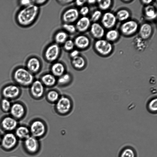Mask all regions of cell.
I'll return each instance as SVG.
<instances>
[{"instance_id": "obj_47", "label": "cell", "mask_w": 157, "mask_h": 157, "mask_svg": "<svg viewBox=\"0 0 157 157\" xmlns=\"http://www.w3.org/2000/svg\"><path fill=\"white\" fill-rule=\"evenodd\" d=\"M1 139H2V137H1V135H0V143H1Z\"/></svg>"}, {"instance_id": "obj_14", "label": "cell", "mask_w": 157, "mask_h": 157, "mask_svg": "<svg viewBox=\"0 0 157 157\" xmlns=\"http://www.w3.org/2000/svg\"><path fill=\"white\" fill-rule=\"evenodd\" d=\"M24 145L26 151L31 154L36 153L40 148L37 139L31 135L24 140Z\"/></svg>"}, {"instance_id": "obj_30", "label": "cell", "mask_w": 157, "mask_h": 157, "mask_svg": "<svg viewBox=\"0 0 157 157\" xmlns=\"http://www.w3.org/2000/svg\"><path fill=\"white\" fill-rule=\"evenodd\" d=\"M119 32L115 29H109L105 33V38L107 41L112 43L116 41L119 37Z\"/></svg>"}, {"instance_id": "obj_19", "label": "cell", "mask_w": 157, "mask_h": 157, "mask_svg": "<svg viewBox=\"0 0 157 157\" xmlns=\"http://www.w3.org/2000/svg\"><path fill=\"white\" fill-rule=\"evenodd\" d=\"M89 30L91 35L96 40L102 38L105 33V28L98 22L91 23Z\"/></svg>"}, {"instance_id": "obj_35", "label": "cell", "mask_w": 157, "mask_h": 157, "mask_svg": "<svg viewBox=\"0 0 157 157\" xmlns=\"http://www.w3.org/2000/svg\"><path fill=\"white\" fill-rule=\"evenodd\" d=\"M63 30L68 34H74L77 31L75 25L73 24L63 23L62 25Z\"/></svg>"}, {"instance_id": "obj_12", "label": "cell", "mask_w": 157, "mask_h": 157, "mask_svg": "<svg viewBox=\"0 0 157 157\" xmlns=\"http://www.w3.org/2000/svg\"><path fill=\"white\" fill-rule=\"evenodd\" d=\"M25 67L34 75L40 71L42 67L41 62L40 59L37 57L31 56L27 60Z\"/></svg>"}, {"instance_id": "obj_8", "label": "cell", "mask_w": 157, "mask_h": 157, "mask_svg": "<svg viewBox=\"0 0 157 157\" xmlns=\"http://www.w3.org/2000/svg\"><path fill=\"white\" fill-rule=\"evenodd\" d=\"M138 22L133 20H128L124 21L120 27V32L123 35L129 36L134 34L138 30Z\"/></svg>"}, {"instance_id": "obj_31", "label": "cell", "mask_w": 157, "mask_h": 157, "mask_svg": "<svg viewBox=\"0 0 157 157\" xmlns=\"http://www.w3.org/2000/svg\"><path fill=\"white\" fill-rule=\"evenodd\" d=\"M115 15L117 20L122 22L128 20L131 15L130 12L128 10L125 9L118 10Z\"/></svg>"}, {"instance_id": "obj_44", "label": "cell", "mask_w": 157, "mask_h": 157, "mask_svg": "<svg viewBox=\"0 0 157 157\" xmlns=\"http://www.w3.org/2000/svg\"><path fill=\"white\" fill-rule=\"evenodd\" d=\"M57 1L59 2V3L60 4L64 5V4H67L70 3H71L72 2L74 1L73 0H58Z\"/></svg>"}, {"instance_id": "obj_5", "label": "cell", "mask_w": 157, "mask_h": 157, "mask_svg": "<svg viewBox=\"0 0 157 157\" xmlns=\"http://www.w3.org/2000/svg\"><path fill=\"white\" fill-rule=\"evenodd\" d=\"M94 48L98 54L102 56L109 55L113 50L112 43L102 38L96 40L94 43Z\"/></svg>"}, {"instance_id": "obj_21", "label": "cell", "mask_w": 157, "mask_h": 157, "mask_svg": "<svg viewBox=\"0 0 157 157\" xmlns=\"http://www.w3.org/2000/svg\"><path fill=\"white\" fill-rule=\"evenodd\" d=\"M50 70V72L57 78L66 72V68L65 64L61 62L58 61L52 63Z\"/></svg>"}, {"instance_id": "obj_33", "label": "cell", "mask_w": 157, "mask_h": 157, "mask_svg": "<svg viewBox=\"0 0 157 157\" xmlns=\"http://www.w3.org/2000/svg\"><path fill=\"white\" fill-rule=\"evenodd\" d=\"M112 2L111 0H99L97 1L96 2L100 10L105 11L110 7Z\"/></svg>"}, {"instance_id": "obj_43", "label": "cell", "mask_w": 157, "mask_h": 157, "mask_svg": "<svg viewBox=\"0 0 157 157\" xmlns=\"http://www.w3.org/2000/svg\"><path fill=\"white\" fill-rule=\"evenodd\" d=\"M75 5L78 7H81L85 5L86 3V0H76L75 1Z\"/></svg>"}, {"instance_id": "obj_37", "label": "cell", "mask_w": 157, "mask_h": 157, "mask_svg": "<svg viewBox=\"0 0 157 157\" xmlns=\"http://www.w3.org/2000/svg\"><path fill=\"white\" fill-rule=\"evenodd\" d=\"M102 13L100 10H94L92 13L90 19L91 22H96L101 19L102 16Z\"/></svg>"}, {"instance_id": "obj_39", "label": "cell", "mask_w": 157, "mask_h": 157, "mask_svg": "<svg viewBox=\"0 0 157 157\" xmlns=\"http://www.w3.org/2000/svg\"><path fill=\"white\" fill-rule=\"evenodd\" d=\"M78 10L79 14L82 16H87L90 12L89 8L87 6L85 5L80 7Z\"/></svg>"}, {"instance_id": "obj_29", "label": "cell", "mask_w": 157, "mask_h": 157, "mask_svg": "<svg viewBox=\"0 0 157 157\" xmlns=\"http://www.w3.org/2000/svg\"><path fill=\"white\" fill-rule=\"evenodd\" d=\"M119 157H137V154L133 148L127 146L121 150Z\"/></svg>"}, {"instance_id": "obj_16", "label": "cell", "mask_w": 157, "mask_h": 157, "mask_svg": "<svg viewBox=\"0 0 157 157\" xmlns=\"http://www.w3.org/2000/svg\"><path fill=\"white\" fill-rule=\"evenodd\" d=\"M17 120L10 115L3 117L0 122L2 128L7 132H10L15 130L17 127Z\"/></svg>"}, {"instance_id": "obj_2", "label": "cell", "mask_w": 157, "mask_h": 157, "mask_svg": "<svg viewBox=\"0 0 157 157\" xmlns=\"http://www.w3.org/2000/svg\"><path fill=\"white\" fill-rule=\"evenodd\" d=\"M12 77L16 84L23 87H29L35 79L34 75L23 66L17 67L14 69Z\"/></svg>"}, {"instance_id": "obj_38", "label": "cell", "mask_w": 157, "mask_h": 157, "mask_svg": "<svg viewBox=\"0 0 157 157\" xmlns=\"http://www.w3.org/2000/svg\"><path fill=\"white\" fill-rule=\"evenodd\" d=\"M148 107L150 111L153 112H156L157 110V98H154L151 100L149 103Z\"/></svg>"}, {"instance_id": "obj_4", "label": "cell", "mask_w": 157, "mask_h": 157, "mask_svg": "<svg viewBox=\"0 0 157 157\" xmlns=\"http://www.w3.org/2000/svg\"><path fill=\"white\" fill-rule=\"evenodd\" d=\"M29 128L31 135L37 139L43 136L47 131V127L45 122L38 118L33 120Z\"/></svg>"}, {"instance_id": "obj_13", "label": "cell", "mask_w": 157, "mask_h": 157, "mask_svg": "<svg viewBox=\"0 0 157 157\" xmlns=\"http://www.w3.org/2000/svg\"><path fill=\"white\" fill-rule=\"evenodd\" d=\"M101 19V25L104 28L109 30L115 26L117 21L115 15L109 11L103 14Z\"/></svg>"}, {"instance_id": "obj_9", "label": "cell", "mask_w": 157, "mask_h": 157, "mask_svg": "<svg viewBox=\"0 0 157 157\" xmlns=\"http://www.w3.org/2000/svg\"><path fill=\"white\" fill-rule=\"evenodd\" d=\"M21 92L19 86L16 84H9L2 88L1 93L3 98L10 100L17 98Z\"/></svg>"}, {"instance_id": "obj_32", "label": "cell", "mask_w": 157, "mask_h": 157, "mask_svg": "<svg viewBox=\"0 0 157 157\" xmlns=\"http://www.w3.org/2000/svg\"><path fill=\"white\" fill-rule=\"evenodd\" d=\"M133 43L136 49L139 51H143L147 46L146 40L139 36H137L134 38Z\"/></svg>"}, {"instance_id": "obj_41", "label": "cell", "mask_w": 157, "mask_h": 157, "mask_svg": "<svg viewBox=\"0 0 157 157\" xmlns=\"http://www.w3.org/2000/svg\"><path fill=\"white\" fill-rule=\"evenodd\" d=\"M80 54L79 50L74 49L69 52V56L71 59H72L78 56Z\"/></svg>"}, {"instance_id": "obj_24", "label": "cell", "mask_w": 157, "mask_h": 157, "mask_svg": "<svg viewBox=\"0 0 157 157\" xmlns=\"http://www.w3.org/2000/svg\"><path fill=\"white\" fill-rule=\"evenodd\" d=\"M73 76L72 75L66 72L57 78L56 85L61 87H65L71 84Z\"/></svg>"}, {"instance_id": "obj_23", "label": "cell", "mask_w": 157, "mask_h": 157, "mask_svg": "<svg viewBox=\"0 0 157 157\" xmlns=\"http://www.w3.org/2000/svg\"><path fill=\"white\" fill-rule=\"evenodd\" d=\"M71 63L75 69L81 71L85 67L86 62L84 57L80 55L77 57L71 59Z\"/></svg>"}, {"instance_id": "obj_10", "label": "cell", "mask_w": 157, "mask_h": 157, "mask_svg": "<svg viewBox=\"0 0 157 157\" xmlns=\"http://www.w3.org/2000/svg\"><path fill=\"white\" fill-rule=\"evenodd\" d=\"M78 10L76 8L71 7L66 10L63 12L61 18L63 23L73 24L76 22L79 18Z\"/></svg>"}, {"instance_id": "obj_7", "label": "cell", "mask_w": 157, "mask_h": 157, "mask_svg": "<svg viewBox=\"0 0 157 157\" xmlns=\"http://www.w3.org/2000/svg\"><path fill=\"white\" fill-rule=\"evenodd\" d=\"M32 97L35 100H40L45 95V87L39 79H35L29 87Z\"/></svg>"}, {"instance_id": "obj_27", "label": "cell", "mask_w": 157, "mask_h": 157, "mask_svg": "<svg viewBox=\"0 0 157 157\" xmlns=\"http://www.w3.org/2000/svg\"><path fill=\"white\" fill-rule=\"evenodd\" d=\"M68 34L63 30L57 32L54 36L55 43L60 46L68 39Z\"/></svg>"}, {"instance_id": "obj_3", "label": "cell", "mask_w": 157, "mask_h": 157, "mask_svg": "<svg viewBox=\"0 0 157 157\" xmlns=\"http://www.w3.org/2000/svg\"><path fill=\"white\" fill-rule=\"evenodd\" d=\"M54 104L55 111L61 116L69 114L71 111L73 106V102L71 98L65 95H61Z\"/></svg>"}, {"instance_id": "obj_25", "label": "cell", "mask_w": 157, "mask_h": 157, "mask_svg": "<svg viewBox=\"0 0 157 157\" xmlns=\"http://www.w3.org/2000/svg\"><path fill=\"white\" fill-rule=\"evenodd\" d=\"M15 130V134L17 138L25 140L31 136L29 128L25 125L17 126Z\"/></svg>"}, {"instance_id": "obj_1", "label": "cell", "mask_w": 157, "mask_h": 157, "mask_svg": "<svg viewBox=\"0 0 157 157\" xmlns=\"http://www.w3.org/2000/svg\"><path fill=\"white\" fill-rule=\"evenodd\" d=\"M39 12V6L33 3L27 6L21 7L15 14L16 22L21 27H29L35 21Z\"/></svg>"}, {"instance_id": "obj_17", "label": "cell", "mask_w": 157, "mask_h": 157, "mask_svg": "<svg viewBox=\"0 0 157 157\" xmlns=\"http://www.w3.org/2000/svg\"><path fill=\"white\" fill-rule=\"evenodd\" d=\"M75 47L79 50H85L88 48L90 44V38L84 34L76 36L73 40Z\"/></svg>"}, {"instance_id": "obj_22", "label": "cell", "mask_w": 157, "mask_h": 157, "mask_svg": "<svg viewBox=\"0 0 157 157\" xmlns=\"http://www.w3.org/2000/svg\"><path fill=\"white\" fill-rule=\"evenodd\" d=\"M138 30L139 36L146 40L151 36L153 29L151 24L148 22H144L139 27Z\"/></svg>"}, {"instance_id": "obj_36", "label": "cell", "mask_w": 157, "mask_h": 157, "mask_svg": "<svg viewBox=\"0 0 157 157\" xmlns=\"http://www.w3.org/2000/svg\"><path fill=\"white\" fill-rule=\"evenodd\" d=\"M64 50L70 52L74 49L75 45L73 40L68 39L62 45Z\"/></svg>"}, {"instance_id": "obj_40", "label": "cell", "mask_w": 157, "mask_h": 157, "mask_svg": "<svg viewBox=\"0 0 157 157\" xmlns=\"http://www.w3.org/2000/svg\"><path fill=\"white\" fill-rule=\"evenodd\" d=\"M17 3L21 7L27 6L33 3V0H29L18 1Z\"/></svg>"}, {"instance_id": "obj_6", "label": "cell", "mask_w": 157, "mask_h": 157, "mask_svg": "<svg viewBox=\"0 0 157 157\" xmlns=\"http://www.w3.org/2000/svg\"><path fill=\"white\" fill-rule=\"evenodd\" d=\"M61 52L60 46L53 43L48 45L45 49L44 57L46 61L53 63L57 61L60 56Z\"/></svg>"}, {"instance_id": "obj_46", "label": "cell", "mask_w": 157, "mask_h": 157, "mask_svg": "<svg viewBox=\"0 0 157 157\" xmlns=\"http://www.w3.org/2000/svg\"><path fill=\"white\" fill-rule=\"evenodd\" d=\"M97 1L96 0H88L86 2L90 5H93L96 3Z\"/></svg>"}, {"instance_id": "obj_45", "label": "cell", "mask_w": 157, "mask_h": 157, "mask_svg": "<svg viewBox=\"0 0 157 157\" xmlns=\"http://www.w3.org/2000/svg\"><path fill=\"white\" fill-rule=\"evenodd\" d=\"M141 2L144 4L146 5V6L150 5L152 2V0H143L141 1Z\"/></svg>"}, {"instance_id": "obj_20", "label": "cell", "mask_w": 157, "mask_h": 157, "mask_svg": "<svg viewBox=\"0 0 157 157\" xmlns=\"http://www.w3.org/2000/svg\"><path fill=\"white\" fill-rule=\"evenodd\" d=\"M39 79L45 87L52 88L57 85V78L50 72L44 73Z\"/></svg>"}, {"instance_id": "obj_28", "label": "cell", "mask_w": 157, "mask_h": 157, "mask_svg": "<svg viewBox=\"0 0 157 157\" xmlns=\"http://www.w3.org/2000/svg\"><path fill=\"white\" fill-rule=\"evenodd\" d=\"M144 13L145 17L150 20L154 19L157 16L156 11L155 7L150 4L144 7Z\"/></svg>"}, {"instance_id": "obj_11", "label": "cell", "mask_w": 157, "mask_h": 157, "mask_svg": "<svg viewBox=\"0 0 157 157\" xmlns=\"http://www.w3.org/2000/svg\"><path fill=\"white\" fill-rule=\"evenodd\" d=\"M26 109L22 103L16 102L12 104L9 111L10 116L18 120L24 117L26 113Z\"/></svg>"}, {"instance_id": "obj_15", "label": "cell", "mask_w": 157, "mask_h": 157, "mask_svg": "<svg viewBox=\"0 0 157 157\" xmlns=\"http://www.w3.org/2000/svg\"><path fill=\"white\" fill-rule=\"evenodd\" d=\"M17 138L15 134L7 132L2 138L1 144L2 147L7 150H10L17 144Z\"/></svg>"}, {"instance_id": "obj_18", "label": "cell", "mask_w": 157, "mask_h": 157, "mask_svg": "<svg viewBox=\"0 0 157 157\" xmlns=\"http://www.w3.org/2000/svg\"><path fill=\"white\" fill-rule=\"evenodd\" d=\"M90 18L87 16H82L79 17L75 25L77 31L84 33L89 29L91 23Z\"/></svg>"}, {"instance_id": "obj_26", "label": "cell", "mask_w": 157, "mask_h": 157, "mask_svg": "<svg viewBox=\"0 0 157 157\" xmlns=\"http://www.w3.org/2000/svg\"><path fill=\"white\" fill-rule=\"evenodd\" d=\"M47 101L51 104H55L60 98L61 95L55 89H51L45 93V95Z\"/></svg>"}, {"instance_id": "obj_34", "label": "cell", "mask_w": 157, "mask_h": 157, "mask_svg": "<svg viewBox=\"0 0 157 157\" xmlns=\"http://www.w3.org/2000/svg\"><path fill=\"white\" fill-rule=\"evenodd\" d=\"M12 104L10 100L3 98L1 101L0 106L2 111L4 112H9Z\"/></svg>"}, {"instance_id": "obj_42", "label": "cell", "mask_w": 157, "mask_h": 157, "mask_svg": "<svg viewBox=\"0 0 157 157\" xmlns=\"http://www.w3.org/2000/svg\"><path fill=\"white\" fill-rule=\"evenodd\" d=\"M33 4L38 6L45 4L48 1L46 0H33Z\"/></svg>"}]
</instances>
